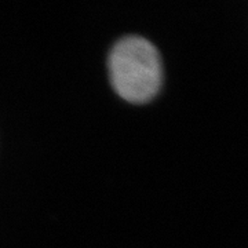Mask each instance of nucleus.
<instances>
[{"label":"nucleus","instance_id":"1","mask_svg":"<svg viewBox=\"0 0 248 248\" xmlns=\"http://www.w3.org/2000/svg\"><path fill=\"white\" fill-rule=\"evenodd\" d=\"M110 80L124 99L142 104L155 97L161 86V61L156 47L140 36H127L109 55Z\"/></svg>","mask_w":248,"mask_h":248}]
</instances>
